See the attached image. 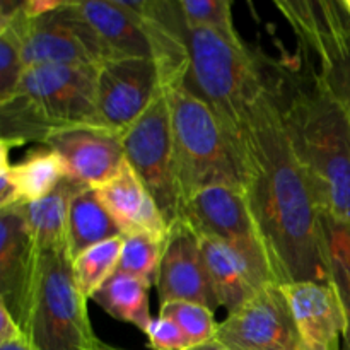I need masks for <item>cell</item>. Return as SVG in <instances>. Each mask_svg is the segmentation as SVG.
Segmentation results:
<instances>
[{"label": "cell", "instance_id": "6da1fadb", "mask_svg": "<svg viewBox=\"0 0 350 350\" xmlns=\"http://www.w3.org/2000/svg\"><path fill=\"white\" fill-rule=\"evenodd\" d=\"M279 81L280 70L232 137L243 193L273 280L332 284L327 215L291 146Z\"/></svg>", "mask_w": 350, "mask_h": 350}, {"label": "cell", "instance_id": "7a4b0ae2", "mask_svg": "<svg viewBox=\"0 0 350 350\" xmlns=\"http://www.w3.org/2000/svg\"><path fill=\"white\" fill-rule=\"evenodd\" d=\"M279 99L291 146L328 221L350 224V116L313 67H280Z\"/></svg>", "mask_w": 350, "mask_h": 350}, {"label": "cell", "instance_id": "3957f363", "mask_svg": "<svg viewBox=\"0 0 350 350\" xmlns=\"http://www.w3.org/2000/svg\"><path fill=\"white\" fill-rule=\"evenodd\" d=\"M96 122V70L60 65L26 68L19 85L0 103V144L44 142L55 130Z\"/></svg>", "mask_w": 350, "mask_h": 350}, {"label": "cell", "instance_id": "277c9868", "mask_svg": "<svg viewBox=\"0 0 350 350\" xmlns=\"http://www.w3.org/2000/svg\"><path fill=\"white\" fill-rule=\"evenodd\" d=\"M190 65L185 88L207 103L231 137L239 132L250 105L279 77L275 62L205 27L187 24Z\"/></svg>", "mask_w": 350, "mask_h": 350}, {"label": "cell", "instance_id": "5b68a950", "mask_svg": "<svg viewBox=\"0 0 350 350\" xmlns=\"http://www.w3.org/2000/svg\"><path fill=\"white\" fill-rule=\"evenodd\" d=\"M173 125L174 166L181 205L204 188H241L238 154L217 113L183 84L166 91Z\"/></svg>", "mask_w": 350, "mask_h": 350}, {"label": "cell", "instance_id": "8992f818", "mask_svg": "<svg viewBox=\"0 0 350 350\" xmlns=\"http://www.w3.org/2000/svg\"><path fill=\"white\" fill-rule=\"evenodd\" d=\"M24 335L34 350H94L101 342L92 332L88 297L75 284L67 253L41 255Z\"/></svg>", "mask_w": 350, "mask_h": 350}, {"label": "cell", "instance_id": "52a82bcc", "mask_svg": "<svg viewBox=\"0 0 350 350\" xmlns=\"http://www.w3.org/2000/svg\"><path fill=\"white\" fill-rule=\"evenodd\" d=\"M296 34L301 57L314 68L350 116V16L342 0L275 2Z\"/></svg>", "mask_w": 350, "mask_h": 350}, {"label": "cell", "instance_id": "ba28073f", "mask_svg": "<svg viewBox=\"0 0 350 350\" xmlns=\"http://www.w3.org/2000/svg\"><path fill=\"white\" fill-rule=\"evenodd\" d=\"M122 142L126 163L161 208L167 226H173L180 221V191L174 166L170 99L164 89L157 92L135 125L123 133Z\"/></svg>", "mask_w": 350, "mask_h": 350}, {"label": "cell", "instance_id": "9c48e42d", "mask_svg": "<svg viewBox=\"0 0 350 350\" xmlns=\"http://www.w3.org/2000/svg\"><path fill=\"white\" fill-rule=\"evenodd\" d=\"M24 67L60 65V67L98 68L108 58L92 27L65 0L60 9L29 19L21 9Z\"/></svg>", "mask_w": 350, "mask_h": 350}, {"label": "cell", "instance_id": "30bf717a", "mask_svg": "<svg viewBox=\"0 0 350 350\" xmlns=\"http://www.w3.org/2000/svg\"><path fill=\"white\" fill-rule=\"evenodd\" d=\"M180 219H183L197 234L211 236L231 246L262 280L275 282L243 188L226 185L204 188L181 205Z\"/></svg>", "mask_w": 350, "mask_h": 350}, {"label": "cell", "instance_id": "8fae6325", "mask_svg": "<svg viewBox=\"0 0 350 350\" xmlns=\"http://www.w3.org/2000/svg\"><path fill=\"white\" fill-rule=\"evenodd\" d=\"M161 89L152 58H106L96 68V122L123 135L147 111Z\"/></svg>", "mask_w": 350, "mask_h": 350}, {"label": "cell", "instance_id": "7c38bea8", "mask_svg": "<svg viewBox=\"0 0 350 350\" xmlns=\"http://www.w3.org/2000/svg\"><path fill=\"white\" fill-rule=\"evenodd\" d=\"M215 342L229 350H299L282 286L269 282L217 325Z\"/></svg>", "mask_w": 350, "mask_h": 350}, {"label": "cell", "instance_id": "4fadbf2b", "mask_svg": "<svg viewBox=\"0 0 350 350\" xmlns=\"http://www.w3.org/2000/svg\"><path fill=\"white\" fill-rule=\"evenodd\" d=\"M38 252L19 205L0 211V303L24 332L40 277Z\"/></svg>", "mask_w": 350, "mask_h": 350}, {"label": "cell", "instance_id": "5bb4252c", "mask_svg": "<svg viewBox=\"0 0 350 350\" xmlns=\"http://www.w3.org/2000/svg\"><path fill=\"white\" fill-rule=\"evenodd\" d=\"M41 146L60 156L68 180L91 188L108 183L126 163L122 135L99 125L55 130Z\"/></svg>", "mask_w": 350, "mask_h": 350}, {"label": "cell", "instance_id": "9a60e30c", "mask_svg": "<svg viewBox=\"0 0 350 350\" xmlns=\"http://www.w3.org/2000/svg\"><path fill=\"white\" fill-rule=\"evenodd\" d=\"M156 287L161 304L190 301L204 304L212 311L219 308L200 239L183 219L167 229Z\"/></svg>", "mask_w": 350, "mask_h": 350}, {"label": "cell", "instance_id": "2e32d148", "mask_svg": "<svg viewBox=\"0 0 350 350\" xmlns=\"http://www.w3.org/2000/svg\"><path fill=\"white\" fill-rule=\"evenodd\" d=\"M126 7L139 17L150 44L152 60L159 70L164 91L185 84L190 65L187 43V23L178 0H125Z\"/></svg>", "mask_w": 350, "mask_h": 350}, {"label": "cell", "instance_id": "e0dca14e", "mask_svg": "<svg viewBox=\"0 0 350 350\" xmlns=\"http://www.w3.org/2000/svg\"><path fill=\"white\" fill-rule=\"evenodd\" d=\"M299 350H342L345 317L334 284H284Z\"/></svg>", "mask_w": 350, "mask_h": 350}, {"label": "cell", "instance_id": "ac0fdd59", "mask_svg": "<svg viewBox=\"0 0 350 350\" xmlns=\"http://www.w3.org/2000/svg\"><path fill=\"white\" fill-rule=\"evenodd\" d=\"M94 190L98 191L103 205L118 222L123 234L147 232L156 238L166 239L170 226L129 163L123 164L118 174H115L108 183Z\"/></svg>", "mask_w": 350, "mask_h": 350}, {"label": "cell", "instance_id": "d6986e66", "mask_svg": "<svg viewBox=\"0 0 350 350\" xmlns=\"http://www.w3.org/2000/svg\"><path fill=\"white\" fill-rule=\"evenodd\" d=\"M74 3L99 38L108 58H152L142 24L125 0H77Z\"/></svg>", "mask_w": 350, "mask_h": 350}, {"label": "cell", "instance_id": "ffe728a7", "mask_svg": "<svg viewBox=\"0 0 350 350\" xmlns=\"http://www.w3.org/2000/svg\"><path fill=\"white\" fill-rule=\"evenodd\" d=\"M198 239L219 308L231 313L250 299L260 287L269 284L260 279L248 262L231 246L211 236L198 234Z\"/></svg>", "mask_w": 350, "mask_h": 350}, {"label": "cell", "instance_id": "44dd1931", "mask_svg": "<svg viewBox=\"0 0 350 350\" xmlns=\"http://www.w3.org/2000/svg\"><path fill=\"white\" fill-rule=\"evenodd\" d=\"M123 236L122 228L99 200L98 191L79 185L68 205L67 255L75 260L82 252L108 239Z\"/></svg>", "mask_w": 350, "mask_h": 350}, {"label": "cell", "instance_id": "7402d4cb", "mask_svg": "<svg viewBox=\"0 0 350 350\" xmlns=\"http://www.w3.org/2000/svg\"><path fill=\"white\" fill-rule=\"evenodd\" d=\"M79 183L65 178L60 187L48 197L19 204L38 252L67 253L68 205Z\"/></svg>", "mask_w": 350, "mask_h": 350}, {"label": "cell", "instance_id": "603a6c76", "mask_svg": "<svg viewBox=\"0 0 350 350\" xmlns=\"http://www.w3.org/2000/svg\"><path fill=\"white\" fill-rule=\"evenodd\" d=\"M149 291L150 286L144 280L115 272L91 299L115 320L135 325L144 332L152 320Z\"/></svg>", "mask_w": 350, "mask_h": 350}, {"label": "cell", "instance_id": "cb8c5ba5", "mask_svg": "<svg viewBox=\"0 0 350 350\" xmlns=\"http://www.w3.org/2000/svg\"><path fill=\"white\" fill-rule=\"evenodd\" d=\"M12 176L23 202H34L53 193L67 178L60 156L46 146L31 149L12 164Z\"/></svg>", "mask_w": 350, "mask_h": 350}, {"label": "cell", "instance_id": "d4e9b609", "mask_svg": "<svg viewBox=\"0 0 350 350\" xmlns=\"http://www.w3.org/2000/svg\"><path fill=\"white\" fill-rule=\"evenodd\" d=\"M122 246L123 236L108 239L91 246L70 262L75 284L88 299H91L116 272Z\"/></svg>", "mask_w": 350, "mask_h": 350}, {"label": "cell", "instance_id": "484cf974", "mask_svg": "<svg viewBox=\"0 0 350 350\" xmlns=\"http://www.w3.org/2000/svg\"><path fill=\"white\" fill-rule=\"evenodd\" d=\"M164 239L147 232H129L123 234V246L120 253L116 272L137 277L156 287L163 258Z\"/></svg>", "mask_w": 350, "mask_h": 350}, {"label": "cell", "instance_id": "4316f807", "mask_svg": "<svg viewBox=\"0 0 350 350\" xmlns=\"http://www.w3.org/2000/svg\"><path fill=\"white\" fill-rule=\"evenodd\" d=\"M328 250H330L332 284L340 299L345 317L342 350H350V224L328 221Z\"/></svg>", "mask_w": 350, "mask_h": 350}, {"label": "cell", "instance_id": "83f0119b", "mask_svg": "<svg viewBox=\"0 0 350 350\" xmlns=\"http://www.w3.org/2000/svg\"><path fill=\"white\" fill-rule=\"evenodd\" d=\"M21 9L14 16L0 19V103L7 101L14 94L26 70L23 58Z\"/></svg>", "mask_w": 350, "mask_h": 350}, {"label": "cell", "instance_id": "f1b7e54d", "mask_svg": "<svg viewBox=\"0 0 350 350\" xmlns=\"http://www.w3.org/2000/svg\"><path fill=\"white\" fill-rule=\"evenodd\" d=\"M215 311L207 306L190 301H171L159 306V317L173 320L185 337L190 342V347H200L215 340L217 335V321L214 317Z\"/></svg>", "mask_w": 350, "mask_h": 350}, {"label": "cell", "instance_id": "f546056e", "mask_svg": "<svg viewBox=\"0 0 350 350\" xmlns=\"http://www.w3.org/2000/svg\"><path fill=\"white\" fill-rule=\"evenodd\" d=\"M185 23L191 27H205L236 44H245L232 21L229 0H178Z\"/></svg>", "mask_w": 350, "mask_h": 350}, {"label": "cell", "instance_id": "4dcf8cb0", "mask_svg": "<svg viewBox=\"0 0 350 350\" xmlns=\"http://www.w3.org/2000/svg\"><path fill=\"white\" fill-rule=\"evenodd\" d=\"M150 350H190V342L173 320L157 317L144 330Z\"/></svg>", "mask_w": 350, "mask_h": 350}, {"label": "cell", "instance_id": "1f68e13d", "mask_svg": "<svg viewBox=\"0 0 350 350\" xmlns=\"http://www.w3.org/2000/svg\"><path fill=\"white\" fill-rule=\"evenodd\" d=\"M10 147L0 144V211L23 204L12 176V163L9 159Z\"/></svg>", "mask_w": 350, "mask_h": 350}, {"label": "cell", "instance_id": "d6a6232c", "mask_svg": "<svg viewBox=\"0 0 350 350\" xmlns=\"http://www.w3.org/2000/svg\"><path fill=\"white\" fill-rule=\"evenodd\" d=\"M23 337H26L24 332L21 330L17 321L14 320L12 314L9 313V310L0 303V344H5V342H10V340H17V338H23Z\"/></svg>", "mask_w": 350, "mask_h": 350}, {"label": "cell", "instance_id": "836d02e7", "mask_svg": "<svg viewBox=\"0 0 350 350\" xmlns=\"http://www.w3.org/2000/svg\"><path fill=\"white\" fill-rule=\"evenodd\" d=\"M64 2L65 0H24V14L29 19H36V17L60 9Z\"/></svg>", "mask_w": 350, "mask_h": 350}, {"label": "cell", "instance_id": "e575fe53", "mask_svg": "<svg viewBox=\"0 0 350 350\" xmlns=\"http://www.w3.org/2000/svg\"><path fill=\"white\" fill-rule=\"evenodd\" d=\"M0 350H34L33 345L27 342L26 337L17 338V340L5 342V344H0Z\"/></svg>", "mask_w": 350, "mask_h": 350}, {"label": "cell", "instance_id": "d590c367", "mask_svg": "<svg viewBox=\"0 0 350 350\" xmlns=\"http://www.w3.org/2000/svg\"><path fill=\"white\" fill-rule=\"evenodd\" d=\"M190 350H229V349H226L224 345H221L219 342L212 340V342H208V344L200 345V347H195V349H190Z\"/></svg>", "mask_w": 350, "mask_h": 350}, {"label": "cell", "instance_id": "8d00e7d4", "mask_svg": "<svg viewBox=\"0 0 350 350\" xmlns=\"http://www.w3.org/2000/svg\"><path fill=\"white\" fill-rule=\"evenodd\" d=\"M94 350H122V349H115V347H109V345H105L103 342H99L98 347H96Z\"/></svg>", "mask_w": 350, "mask_h": 350}, {"label": "cell", "instance_id": "74e56055", "mask_svg": "<svg viewBox=\"0 0 350 350\" xmlns=\"http://www.w3.org/2000/svg\"><path fill=\"white\" fill-rule=\"evenodd\" d=\"M342 5H344V9L347 10V14L350 16V0H342Z\"/></svg>", "mask_w": 350, "mask_h": 350}]
</instances>
